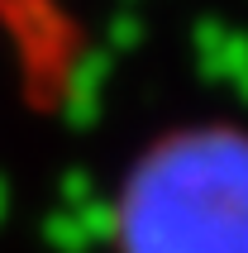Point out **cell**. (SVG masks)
Returning a JSON list of instances; mask_svg holds the SVG:
<instances>
[{
  "label": "cell",
  "instance_id": "1",
  "mask_svg": "<svg viewBox=\"0 0 248 253\" xmlns=\"http://www.w3.org/2000/svg\"><path fill=\"white\" fill-rule=\"evenodd\" d=\"M115 253H248V129H172L124 172Z\"/></svg>",
  "mask_w": 248,
  "mask_h": 253
}]
</instances>
